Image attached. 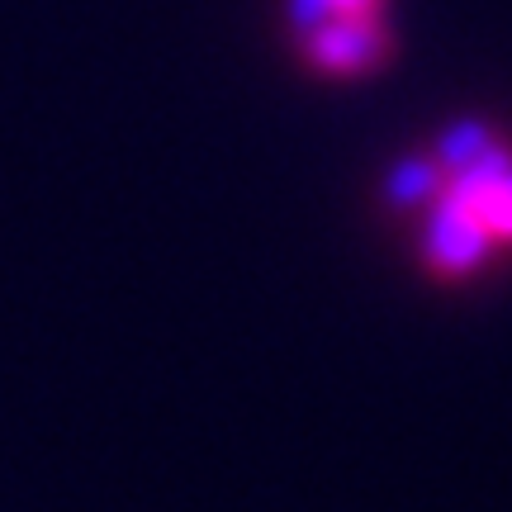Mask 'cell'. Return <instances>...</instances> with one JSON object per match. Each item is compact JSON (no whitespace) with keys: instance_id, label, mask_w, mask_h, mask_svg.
I'll use <instances>...</instances> for the list:
<instances>
[{"instance_id":"obj_2","label":"cell","mask_w":512,"mask_h":512,"mask_svg":"<svg viewBox=\"0 0 512 512\" xmlns=\"http://www.w3.org/2000/svg\"><path fill=\"white\" fill-rule=\"evenodd\" d=\"M299 57L323 76H361L384 67V0H290Z\"/></svg>"},{"instance_id":"obj_1","label":"cell","mask_w":512,"mask_h":512,"mask_svg":"<svg viewBox=\"0 0 512 512\" xmlns=\"http://www.w3.org/2000/svg\"><path fill=\"white\" fill-rule=\"evenodd\" d=\"M437 214L427 219V261L475 271L512 242V147L479 124H456L437 152Z\"/></svg>"}]
</instances>
